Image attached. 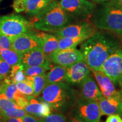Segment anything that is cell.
I'll return each mask as SVG.
<instances>
[{"label": "cell", "instance_id": "18", "mask_svg": "<svg viewBox=\"0 0 122 122\" xmlns=\"http://www.w3.org/2000/svg\"><path fill=\"white\" fill-rule=\"evenodd\" d=\"M42 41V49L46 58L49 57L52 53L58 49L59 39L56 35L44 32L38 33Z\"/></svg>", "mask_w": 122, "mask_h": 122}, {"label": "cell", "instance_id": "12", "mask_svg": "<svg viewBox=\"0 0 122 122\" xmlns=\"http://www.w3.org/2000/svg\"><path fill=\"white\" fill-rule=\"evenodd\" d=\"M90 69L84 61L81 60L66 67L65 80L70 85H77L91 74Z\"/></svg>", "mask_w": 122, "mask_h": 122}, {"label": "cell", "instance_id": "5", "mask_svg": "<svg viewBox=\"0 0 122 122\" xmlns=\"http://www.w3.org/2000/svg\"><path fill=\"white\" fill-rule=\"evenodd\" d=\"M32 23L20 15L0 16V35L12 38L31 30Z\"/></svg>", "mask_w": 122, "mask_h": 122}, {"label": "cell", "instance_id": "34", "mask_svg": "<svg viewBox=\"0 0 122 122\" xmlns=\"http://www.w3.org/2000/svg\"><path fill=\"white\" fill-rule=\"evenodd\" d=\"M105 122H122V117L118 114H112L108 116Z\"/></svg>", "mask_w": 122, "mask_h": 122}, {"label": "cell", "instance_id": "31", "mask_svg": "<svg viewBox=\"0 0 122 122\" xmlns=\"http://www.w3.org/2000/svg\"><path fill=\"white\" fill-rule=\"evenodd\" d=\"M11 67L5 61L0 59V77L4 79L6 78L10 72Z\"/></svg>", "mask_w": 122, "mask_h": 122}, {"label": "cell", "instance_id": "25", "mask_svg": "<svg viewBox=\"0 0 122 122\" xmlns=\"http://www.w3.org/2000/svg\"><path fill=\"white\" fill-rule=\"evenodd\" d=\"M16 84L17 90L20 93L26 96H33L34 92V86L31 76H27L26 79Z\"/></svg>", "mask_w": 122, "mask_h": 122}, {"label": "cell", "instance_id": "44", "mask_svg": "<svg viewBox=\"0 0 122 122\" xmlns=\"http://www.w3.org/2000/svg\"><path fill=\"white\" fill-rule=\"evenodd\" d=\"M2 1V0H0V1Z\"/></svg>", "mask_w": 122, "mask_h": 122}, {"label": "cell", "instance_id": "19", "mask_svg": "<svg viewBox=\"0 0 122 122\" xmlns=\"http://www.w3.org/2000/svg\"><path fill=\"white\" fill-rule=\"evenodd\" d=\"M54 0H25V12L30 16H36Z\"/></svg>", "mask_w": 122, "mask_h": 122}, {"label": "cell", "instance_id": "42", "mask_svg": "<svg viewBox=\"0 0 122 122\" xmlns=\"http://www.w3.org/2000/svg\"><path fill=\"white\" fill-rule=\"evenodd\" d=\"M119 38L120 39V40H121V42L122 43V36L120 37H119Z\"/></svg>", "mask_w": 122, "mask_h": 122}, {"label": "cell", "instance_id": "43", "mask_svg": "<svg viewBox=\"0 0 122 122\" xmlns=\"http://www.w3.org/2000/svg\"><path fill=\"white\" fill-rule=\"evenodd\" d=\"M0 122H3V121H2V119H1V118H0Z\"/></svg>", "mask_w": 122, "mask_h": 122}, {"label": "cell", "instance_id": "8", "mask_svg": "<svg viewBox=\"0 0 122 122\" xmlns=\"http://www.w3.org/2000/svg\"><path fill=\"white\" fill-rule=\"evenodd\" d=\"M110 79L114 84L122 86V49L111 54L99 70Z\"/></svg>", "mask_w": 122, "mask_h": 122}, {"label": "cell", "instance_id": "39", "mask_svg": "<svg viewBox=\"0 0 122 122\" xmlns=\"http://www.w3.org/2000/svg\"><path fill=\"white\" fill-rule=\"evenodd\" d=\"M89 1L94 3H103L107 1L108 0H89Z\"/></svg>", "mask_w": 122, "mask_h": 122}, {"label": "cell", "instance_id": "13", "mask_svg": "<svg viewBox=\"0 0 122 122\" xmlns=\"http://www.w3.org/2000/svg\"><path fill=\"white\" fill-rule=\"evenodd\" d=\"M80 84L79 98L98 102L103 97L98 85L91 75Z\"/></svg>", "mask_w": 122, "mask_h": 122}, {"label": "cell", "instance_id": "41", "mask_svg": "<svg viewBox=\"0 0 122 122\" xmlns=\"http://www.w3.org/2000/svg\"><path fill=\"white\" fill-rule=\"evenodd\" d=\"M120 94H121V96H122V88L121 91H120Z\"/></svg>", "mask_w": 122, "mask_h": 122}, {"label": "cell", "instance_id": "20", "mask_svg": "<svg viewBox=\"0 0 122 122\" xmlns=\"http://www.w3.org/2000/svg\"><path fill=\"white\" fill-rule=\"evenodd\" d=\"M66 67L60 65L53 66L45 75L46 85L60 82H66Z\"/></svg>", "mask_w": 122, "mask_h": 122}, {"label": "cell", "instance_id": "37", "mask_svg": "<svg viewBox=\"0 0 122 122\" xmlns=\"http://www.w3.org/2000/svg\"><path fill=\"white\" fill-rule=\"evenodd\" d=\"M6 122H24L21 118H12L9 119Z\"/></svg>", "mask_w": 122, "mask_h": 122}, {"label": "cell", "instance_id": "30", "mask_svg": "<svg viewBox=\"0 0 122 122\" xmlns=\"http://www.w3.org/2000/svg\"><path fill=\"white\" fill-rule=\"evenodd\" d=\"M42 122H67L66 115L61 112H53L47 117L41 118Z\"/></svg>", "mask_w": 122, "mask_h": 122}, {"label": "cell", "instance_id": "11", "mask_svg": "<svg viewBox=\"0 0 122 122\" xmlns=\"http://www.w3.org/2000/svg\"><path fill=\"white\" fill-rule=\"evenodd\" d=\"M49 59L53 63L67 67L83 59V56L80 50L76 47L57 50L52 53Z\"/></svg>", "mask_w": 122, "mask_h": 122}, {"label": "cell", "instance_id": "16", "mask_svg": "<svg viewBox=\"0 0 122 122\" xmlns=\"http://www.w3.org/2000/svg\"><path fill=\"white\" fill-rule=\"evenodd\" d=\"M92 72L103 97H115L121 95L120 92L116 89L114 84L104 72L100 70H93Z\"/></svg>", "mask_w": 122, "mask_h": 122}, {"label": "cell", "instance_id": "38", "mask_svg": "<svg viewBox=\"0 0 122 122\" xmlns=\"http://www.w3.org/2000/svg\"><path fill=\"white\" fill-rule=\"evenodd\" d=\"M4 79L1 78V77H0V93H1L2 91L3 86H4Z\"/></svg>", "mask_w": 122, "mask_h": 122}, {"label": "cell", "instance_id": "23", "mask_svg": "<svg viewBox=\"0 0 122 122\" xmlns=\"http://www.w3.org/2000/svg\"><path fill=\"white\" fill-rule=\"evenodd\" d=\"M90 37H91V36H81L74 37L60 38L59 40L58 49L57 50L75 48L80 44H81L82 42Z\"/></svg>", "mask_w": 122, "mask_h": 122}, {"label": "cell", "instance_id": "32", "mask_svg": "<svg viewBox=\"0 0 122 122\" xmlns=\"http://www.w3.org/2000/svg\"><path fill=\"white\" fill-rule=\"evenodd\" d=\"M11 39L4 35H0V54L4 49H11Z\"/></svg>", "mask_w": 122, "mask_h": 122}, {"label": "cell", "instance_id": "17", "mask_svg": "<svg viewBox=\"0 0 122 122\" xmlns=\"http://www.w3.org/2000/svg\"><path fill=\"white\" fill-rule=\"evenodd\" d=\"M22 63L24 67L41 66L46 61L42 47L30 50L21 54Z\"/></svg>", "mask_w": 122, "mask_h": 122}, {"label": "cell", "instance_id": "6", "mask_svg": "<svg viewBox=\"0 0 122 122\" xmlns=\"http://www.w3.org/2000/svg\"><path fill=\"white\" fill-rule=\"evenodd\" d=\"M59 4L70 17L79 20L91 19L97 9L95 3L89 0H61Z\"/></svg>", "mask_w": 122, "mask_h": 122}, {"label": "cell", "instance_id": "26", "mask_svg": "<svg viewBox=\"0 0 122 122\" xmlns=\"http://www.w3.org/2000/svg\"><path fill=\"white\" fill-rule=\"evenodd\" d=\"M27 113L24 109L19 107H13L6 110L0 111V118L4 122H6L12 118H23Z\"/></svg>", "mask_w": 122, "mask_h": 122}, {"label": "cell", "instance_id": "3", "mask_svg": "<svg viewBox=\"0 0 122 122\" xmlns=\"http://www.w3.org/2000/svg\"><path fill=\"white\" fill-rule=\"evenodd\" d=\"M72 18L64 11L59 2L54 0L46 8L33 16L31 23L36 30L54 33L70 24Z\"/></svg>", "mask_w": 122, "mask_h": 122}, {"label": "cell", "instance_id": "33", "mask_svg": "<svg viewBox=\"0 0 122 122\" xmlns=\"http://www.w3.org/2000/svg\"><path fill=\"white\" fill-rule=\"evenodd\" d=\"M13 8L16 13L25 11V0H14L13 3Z\"/></svg>", "mask_w": 122, "mask_h": 122}, {"label": "cell", "instance_id": "10", "mask_svg": "<svg viewBox=\"0 0 122 122\" xmlns=\"http://www.w3.org/2000/svg\"><path fill=\"white\" fill-rule=\"evenodd\" d=\"M39 47H42L41 38L32 30L11 39V49L20 55Z\"/></svg>", "mask_w": 122, "mask_h": 122}, {"label": "cell", "instance_id": "35", "mask_svg": "<svg viewBox=\"0 0 122 122\" xmlns=\"http://www.w3.org/2000/svg\"><path fill=\"white\" fill-rule=\"evenodd\" d=\"M22 119L24 122H42L41 118H37L28 114L24 116Z\"/></svg>", "mask_w": 122, "mask_h": 122}, {"label": "cell", "instance_id": "7", "mask_svg": "<svg viewBox=\"0 0 122 122\" xmlns=\"http://www.w3.org/2000/svg\"><path fill=\"white\" fill-rule=\"evenodd\" d=\"M73 117L84 122H100L101 112L98 102L78 98L72 107Z\"/></svg>", "mask_w": 122, "mask_h": 122}, {"label": "cell", "instance_id": "2", "mask_svg": "<svg viewBox=\"0 0 122 122\" xmlns=\"http://www.w3.org/2000/svg\"><path fill=\"white\" fill-rule=\"evenodd\" d=\"M37 97L58 112L71 109L79 98L76 91L66 82L47 85Z\"/></svg>", "mask_w": 122, "mask_h": 122}, {"label": "cell", "instance_id": "9", "mask_svg": "<svg viewBox=\"0 0 122 122\" xmlns=\"http://www.w3.org/2000/svg\"><path fill=\"white\" fill-rule=\"evenodd\" d=\"M98 30L89 20H80L76 23L68 24L57 32L54 33L59 39L63 37H74L81 36H92Z\"/></svg>", "mask_w": 122, "mask_h": 122}, {"label": "cell", "instance_id": "14", "mask_svg": "<svg viewBox=\"0 0 122 122\" xmlns=\"http://www.w3.org/2000/svg\"><path fill=\"white\" fill-rule=\"evenodd\" d=\"M102 115L118 114L122 117V97H102L98 101Z\"/></svg>", "mask_w": 122, "mask_h": 122}, {"label": "cell", "instance_id": "4", "mask_svg": "<svg viewBox=\"0 0 122 122\" xmlns=\"http://www.w3.org/2000/svg\"><path fill=\"white\" fill-rule=\"evenodd\" d=\"M96 9L92 22L98 30H106L120 37L122 36V9L109 1Z\"/></svg>", "mask_w": 122, "mask_h": 122}, {"label": "cell", "instance_id": "21", "mask_svg": "<svg viewBox=\"0 0 122 122\" xmlns=\"http://www.w3.org/2000/svg\"><path fill=\"white\" fill-rule=\"evenodd\" d=\"M26 77L24 71V66L19 64L11 66L10 73L5 80L11 83H16L24 81Z\"/></svg>", "mask_w": 122, "mask_h": 122}, {"label": "cell", "instance_id": "28", "mask_svg": "<svg viewBox=\"0 0 122 122\" xmlns=\"http://www.w3.org/2000/svg\"><path fill=\"white\" fill-rule=\"evenodd\" d=\"M6 97L10 100L14 102L15 98L18 93V91L16 88V84L7 81L4 79V84L2 91Z\"/></svg>", "mask_w": 122, "mask_h": 122}, {"label": "cell", "instance_id": "27", "mask_svg": "<svg viewBox=\"0 0 122 122\" xmlns=\"http://www.w3.org/2000/svg\"><path fill=\"white\" fill-rule=\"evenodd\" d=\"M46 74L36 76H31L34 86V92L33 96L37 97L41 93L44 88L46 86Z\"/></svg>", "mask_w": 122, "mask_h": 122}, {"label": "cell", "instance_id": "22", "mask_svg": "<svg viewBox=\"0 0 122 122\" xmlns=\"http://www.w3.org/2000/svg\"><path fill=\"white\" fill-rule=\"evenodd\" d=\"M49 59H46V62L41 66H37L24 67V71L26 76H36L46 74V71L50 70L53 65Z\"/></svg>", "mask_w": 122, "mask_h": 122}, {"label": "cell", "instance_id": "36", "mask_svg": "<svg viewBox=\"0 0 122 122\" xmlns=\"http://www.w3.org/2000/svg\"><path fill=\"white\" fill-rule=\"evenodd\" d=\"M107 1L117 6V7L122 9V0H108Z\"/></svg>", "mask_w": 122, "mask_h": 122}, {"label": "cell", "instance_id": "24", "mask_svg": "<svg viewBox=\"0 0 122 122\" xmlns=\"http://www.w3.org/2000/svg\"><path fill=\"white\" fill-rule=\"evenodd\" d=\"M0 59L5 61L11 67L22 64L20 54L11 49L3 50L0 54Z\"/></svg>", "mask_w": 122, "mask_h": 122}, {"label": "cell", "instance_id": "40", "mask_svg": "<svg viewBox=\"0 0 122 122\" xmlns=\"http://www.w3.org/2000/svg\"><path fill=\"white\" fill-rule=\"evenodd\" d=\"M67 122H84L83 121H81V120L77 119L74 118V117H72V118L70 120H67Z\"/></svg>", "mask_w": 122, "mask_h": 122}, {"label": "cell", "instance_id": "15", "mask_svg": "<svg viewBox=\"0 0 122 122\" xmlns=\"http://www.w3.org/2000/svg\"><path fill=\"white\" fill-rule=\"evenodd\" d=\"M28 104L24 108L27 114L42 118L51 113L52 109L47 103L37 100L33 96H28Z\"/></svg>", "mask_w": 122, "mask_h": 122}, {"label": "cell", "instance_id": "29", "mask_svg": "<svg viewBox=\"0 0 122 122\" xmlns=\"http://www.w3.org/2000/svg\"><path fill=\"white\" fill-rule=\"evenodd\" d=\"M13 107H19L14 102L10 100L6 97L2 91L0 93V111L6 110Z\"/></svg>", "mask_w": 122, "mask_h": 122}, {"label": "cell", "instance_id": "1", "mask_svg": "<svg viewBox=\"0 0 122 122\" xmlns=\"http://www.w3.org/2000/svg\"><path fill=\"white\" fill-rule=\"evenodd\" d=\"M114 33L100 30L81 44L83 60L92 71L99 70L111 54L121 48Z\"/></svg>", "mask_w": 122, "mask_h": 122}]
</instances>
